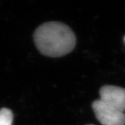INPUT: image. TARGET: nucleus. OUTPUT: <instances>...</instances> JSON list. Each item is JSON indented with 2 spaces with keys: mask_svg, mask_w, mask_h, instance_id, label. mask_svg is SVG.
I'll return each mask as SVG.
<instances>
[{
  "mask_svg": "<svg viewBox=\"0 0 125 125\" xmlns=\"http://www.w3.org/2000/svg\"><path fill=\"white\" fill-rule=\"evenodd\" d=\"M34 40L41 53L50 57H60L73 51L76 37L66 24L48 22L40 26L34 34Z\"/></svg>",
  "mask_w": 125,
  "mask_h": 125,
  "instance_id": "1",
  "label": "nucleus"
},
{
  "mask_svg": "<svg viewBox=\"0 0 125 125\" xmlns=\"http://www.w3.org/2000/svg\"><path fill=\"white\" fill-rule=\"evenodd\" d=\"M92 108L97 119L102 125H125V113L108 105L100 100L94 101Z\"/></svg>",
  "mask_w": 125,
  "mask_h": 125,
  "instance_id": "2",
  "label": "nucleus"
},
{
  "mask_svg": "<svg viewBox=\"0 0 125 125\" xmlns=\"http://www.w3.org/2000/svg\"><path fill=\"white\" fill-rule=\"evenodd\" d=\"M100 100L108 105L125 112V89L115 85H104L100 90Z\"/></svg>",
  "mask_w": 125,
  "mask_h": 125,
  "instance_id": "3",
  "label": "nucleus"
},
{
  "mask_svg": "<svg viewBox=\"0 0 125 125\" xmlns=\"http://www.w3.org/2000/svg\"><path fill=\"white\" fill-rule=\"evenodd\" d=\"M13 115L11 110L3 108L0 110V125H12Z\"/></svg>",
  "mask_w": 125,
  "mask_h": 125,
  "instance_id": "4",
  "label": "nucleus"
}]
</instances>
